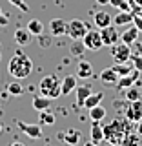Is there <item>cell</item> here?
<instances>
[{"instance_id":"cell-1","label":"cell","mask_w":142,"mask_h":146,"mask_svg":"<svg viewBox=\"0 0 142 146\" xmlns=\"http://www.w3.org/2000/svg\"><path fill=\"white\" fill-rule=\"evenodd\" d=\"M33 71V62L24 53H15L7 64V73L13 79H27Z\"/></svg>"},{"instance_id":"cell-2","label":"cell","mask_w":142,"mask_h":146,"mask_svg":"<svg viewBox=\"0 0 142 146\" xmlns=\"http://www.w3.org/2000/svg\"><path fill=\"white\" fill-rule=\"evenodd\" d=\"M104 128V141H108L109 144H118L120 146V143H122V139H124V135L129 131V121H111L109 124H106V126H102Z\"/></svg>"},{"instance_id":"cell-3","label":"cell","mask_w":142,"mask_h":146,"mask_svg":"<svg viewBox=\"0 0 142 146\" xmlns=\"http://www.w3.org/2000/svg\"><path fill=\"white\" fill-rule=\"evenodd\" d=\"M62 80H58L57 75H48V77H42L38 82V90L44 97L48 99H58L62 95V86H60Z\"/></svg>"},{"instance_id":"cell-4","label":"cell","mask_w":142,"mask_h":146,"mask_svg":"<svg viewBox=\"0 0 142 146\" xmlns=\"http://www.w3.org/2000/svg\"><path fill=\"white\" fill-rule=\"evenodd\" d=\"M88 29H89V26L86 24V22H82V20H79V18H75V20L67 22V31H66V35L69 36L71 40H82V38H84V35L88 33Z\"/></svg>"},{"instance_id":"cell-5","label":"cell","mask_w":142,"mask_h":146,"mask_svg":"<svg viewBox=\"0 0 142 146\" xmlns=\"http://www.w3.org/2000/svg\"><path fill=\"white\" fill-rule=\"evenodd\" d=\"M82 42H84V44H86V48L91 49V51H98V49L104 46L100 31H95V29H88V33L84 35Z\"/></svg>"},{"instance_id":"cell-6","label":"cell","mask_w":142,"mask_h":146,"mask_svg":"<svg viewBox=\"0 0 142 146\" xmlns=\"http://www.w3.org/2000/svg\"><path fill=\"white\" fill-rule=\"evenodd\" d=\"M111 57L115 62H127L131 58V46L127 44H113L111 46Z\"/></svg>"},{"instance_id":"cell-7","label":"cell","mask_w":142,"mask_h":146,"mask_svg":"<svg viewBox=\"0 0 142 146\" xmlns=\"http://www.w3.org/2000/svg\"><path fill=\"white\" fill-rule=\"evenodd\" d=\"M100 35H102L104 46H109V48L120 40V33H118V29H117L115 24H109L106 27H102V29H100Z\"/></svg>"},{"instance_id":"cell-8","label":"cell","mask_w":142,"mask_h":146,"mask_svg":"<svg viewBox=\"0 0 142 146\" xmlns=\"http://www.w3.org/2000/svg\"><path fill=\"white\" fill-rule=\"evenodd\" d=\"M126 119L129 122H139L142 121V100H131L129 104H127V108H126Z\"/></svg>"},{"instance_id":"cell-9","label":"cell","mask_w":142,"mask_h":146,"mask_svg":"<svg viewBox=\"0 0 142 146\" xmlns=\"http://www.w3.org/2000/svg\"><path fill=\"white\" fill-rule=\"evenodd\" d=\"M17 126H18V130H20L24 135H27L29 139H40V137L44 135L42 126L40 124H27V122L17 121Z\"/></svg>"},{"instance_id":"cell-10","label":"cell","mask_w":142,"mask_h":146,"mask_svg":"<svg viewBox=\"0 0 142 146\" xmlns=\"http://www.w3.org/2000/svg\"><path fill=\"white\" fill-rule=\"evenodd\" d=\"M140 73H142V71H139V70L135 68L131 73H127V75L120 77V79H118V82H117V90H127L129 86H135L137 82H139Z\"/></svg>"},{"instance_id":"cell-11","label":"cell","mask_w":142,"mask_h":146,"mask_svg":"<svg viewBox=\"0 0 142 146\" xmlns=\"http://www.w3.org/2000/svg\"><path fill=\"white\" fill-rule=\"evenodd\" d=\"M67 31V22L62 20V18H53L51 22H49V33L51 36H62L66 35Z\"/></svg>"},{"instance_id":"cell-12","label":"cell","mask_w":142,"mask_h":146,"mask_svg":"<svg viewBox=\"0 0 142 146\" xmlns=\"http://www.w3.org/2000/svg\"><path fill=\"white\" fill-rule=\"evenodd\" d=\"M139 33H140V31L137 29V26H135V24H129V27H126V29L120 33V40H122L124 44L131 46L135 40H139Z\"/></svg>"},{"instance_id":"cell-13","label":"cell","mask_w":142,"mask_h":146,"mask_svg":"<svg viewBox=\"0 0 142 146\" xmlns=\"http://www.w3.org/2000/svg\"><path fill=\"white\" fill-rule=\"evenodd\" d=\"M80 137H82V131L77 130V128H71V130H66L62 133V141L67 146H77L80 143Z\"/></svg>"},{"instance_id":"cell-14","label":"cell","mask_w":142,"mask_h":146,"mask_svg":"<svg viewBox=\"0 0 142 146\" xmlns=\"http://www.w3.org/2000/svg\"><path fill=\"white\" fill-rule=\"evenodd\" d=\"M133 17H135L133 11H118L117 15L113 17V24H115L117 27L129 26V24H133Z\"/></svg>"},{"instance_id":"cell-15","label":"cell","mask_w":142,"mask_h":146,"mask_svg":"<svg viewBox=\"0 0 142 146\" xmlns=\"http://www.w3.org/2000/svg\"><path fill=\"white\" fill-rule=\"evenodd\" d=\"M118 79H120V77H118V73L113 70V68H106V70H102V73H100V80L106 86H117Z\"/></svg>"},{"instance_id":"cell-16","label":"cell","mask_w":142,"mask_h":146,"mask_svg":"<svg viewBox=\"0 0 142 146\" xmlns=\"http://www.w3.org/2000/svg\"><path fill=\"white\" fill-rule=\"evenodd\" d=\"M93 22H95V26H97L98 29H102V27L113 24V15L108 13V11H98V13L93 15Z\"/></svg>"},{"instance_id":"cell-17","label":"cell","mask_w":142,"mask_h":146,"mask_svg":"<svg viewBox=\"0 0 142 146\" xmlns=\"http://www.w3.org/2000/svg\"><path fill=\"white\" fill-rule=\"evenodd\" d=\"M15 44L18 46H29L31 44V38H33V35H31V31L27 29V27H20V29L15 31Z\"/></svg>"},{"instance_id":"cell-18","label":"cell","mask_w":142,"mask_h":146,"mask_svg":"<svg viewBox=\"0 0 142 146\" xmlns=\"http://www.w3.org/2000/svg\"><path fill=\"white\" fill-rule=\"evenodd\" d=\"M93 75V68L88 60H80L79 66H77V77L79 79H89Z\"/></svg>"},{"instance_id":"cell-19","label":"cell","mask_w":142,"mask_h":146,"mask_svg":"<svg viewBox=\"0 0 142 146\" xmlns=\"http://www.w3.org/2000/svg\"><path fill=\"white\" fill-rule=\"evenodd\" d=\"M91 141L97 144L104 141V128L100 126L98 121H93V124H91Z\"/></svg>"},{"instance_id":"cell-20","label":"cell","mask_w":142,"mask_h":146,"mask_svg":"<svg viewBox=\"0 0 142 146\" xmlns=\"http://www.w3.org/2000/svg\"><path fill=\"white\" fill-rule=\"evenodd\" d=\"M60 86H62V95H69L73 90H77V77L67 75L66 79L60 82Z\"/></svg>"},{"instance_id":"cell-21","label":"cell","mask_w":142,"mask_h":146,"mask_svg":"<svg viewBox=\"0 0 142 146\" xmlns=\"http://www.w3.org/2000/svg\"><path fill=\"white\" fill-rule=\"evenodd\" d=\"M86 44L82 42V40H73V44L69 46V51H71V55L73 57H79V58H82L84 57V53H86Z\"/></svg>"},{"instance_id":"cell-22","label":"cell","mask_w":142,"mask_h":146,"mask_svg":"<svg viewBox=\"0 0 142 146\" xmlns=\"http://www.w3.org/2000/svg\"><path fill=\"white\" fill-rule=\"evenodd\" d=\"M104 117H106V108H104V106L97 104V106L89 108V119H91V121H98V122H102V121H104Z\"/></svg>"},{"instance_id":"cell-23","label":"cell","mask_w":142,"mask_h":146,"mask_svg":"<svg viewBox=\"0 0 142 146\" xmlns=\"http://www.w3.org/2000/svg\"><path fill=\"white\" fill-rule=\"evenodd\" d=\"M49 104H51V99L44 97V95H38V97H33V108L36 111H44V110L49 108Z\"/></svg>"},{"instance_id":"cell-24","label":"cell","mask_w":142,"mask_h":146,"mask_svg":"<svg viewBox=\"0 0 142 146\" xmlns=\"http://www.w3.org/2000/svg\"><path fill=\"white\" fill-rule=\"evenodd\" d=\"M111 68L118 73V77H124V75H127V73H131V71L135 70L133 64H126V62H115Z\"/></svg>"},{"instance_id":"cell-25","label":"cell","mask_w":142,"mask_h":146,"mask_svg":"<svg viewBox=\"0 0 142 146\" xmlns=\"http://www.w3.org/2000/svg\"><path fill=\"white\" fill-rule=\"evenodd\" d=\"M139 143H140V135L135 133V131H127L124 139H122L120 146H139Z\"/></svg>"},{"instance_id":"cell-26","label":"cell","mask_w":142,"mask_h":146,"mask_svg":"<svg viewBox=\"0 0 142 146\" xmlns=\"http://www.w3.org/2000/svg\"><path fill=\"white\" fill-rule=\"evenodd\" d=\"M89 93H93L89 86H77V102H79V106L84 108V100L88 99Z\"/></svg>"},{"instance_id":"cell-27","label":"cell","mask_w":142,"mask_h":146,"mask_svg":"<svg viewBox=\"0 0 142 146\" xmlns=\"http://www.w3.org/2000/svg\"><path fill=\"white\" fill-rule=\"evenodd\" d=\"M102 99H104V93H89L88 95V99L84 100V108H93V106H97V104L102 102Z\"/></svg>"},{"instance_id":"cell-28","label":"cell","mask_w":142,"mask_h":146,"mask_svg":"<svg viewBox=\"0 0 142 146\" xmlns=\"http://www.w3.org/2000/svg\"><path fill=\"white\" fill-rule=\"evenodd\" d=\"M27 29L31 31V35L38 36L44 33V24L40 20H36V18H33V20H29V24H27Z\"/></svg>"},{"instance_id":"cell-29","label":"cell","mask_w":142,"mask_h":146,"mask_svg":"<svg viewBox=\"0 0 142 146\" xmlns=\"http://www.w3.org/2000/svg\"><path fill=\"white\" fill-rule=\"evenodd\" d=\"M55 113L53 111H49V110H44V111H40V122L42 124H48V126H51V124H55Z\"/></svg>"},{"instance_id":"cell-30","label":"cell","mask_w":142,"mask_h":146,"mask_svg":"<svg viewBox=\"0 0 142 146\" xmlns=\"http://www.w3.org/2000/svg\"><path fill=\"white\" fill-rule=\"evenodd\" d=\"M109 4L113 7H117L118 11H131V6L127 0H109Z\"/></svg>"},{"instance_id":"cell-31","label":"cell","mask_w":142,"mask_h":146,"mask_svg":"<svg viewBox=\"0 0 142 146\" xmlns=\"http://www.w3.org/2000/svg\"><path fill=\"white\" fill-rule=\"evenodd\" d=\"M126 99L129 100H139L140 99V91H139V88H135V86H129V88L126 90Z\"/></svg>"},{"instance_id":"cell-32","label":"cell","mask_w":142,"mask_h":146,"mask_svg":"<svg viewBox=\"0 0 142 146\" xmlns=\"http://www.w3.org/2000/svg\"><path fill=\"white\" fill-rule=\"evenodd\" d=\"M7 91H9L11 95H17V97H18V95L24 93V88H22V86L18 84V82H11V84L7 86Z\"/></svg>"},{"instance_id":"cell-33","label":"cell","mask_w":142,"mask_h":146,"mask_svg":"<svg viewBox=\"0 0 142 146\" xmlns=\"http://www.w3.org/2000/svg\"><path fill=\"white\" fill-rule=\"evenodd\" d=\"M7 2L11 4V6L18 7V9H20L22 13H27V11H29V7H27V4L24 2V0H7Z\"/></svg>"},{"instance_id":"cell-34","label":"cell","mask_w":142,"mask_h":146,"mask_svg":"<svg viewBox=\"0 0 142 146\" xmlns=\"http://www.w3.org/2000/svg\"><path fill=\"white\" fill-rule=\"evenodd\" d=\"M131 60H133V66L137 68V70L142 71V55H135V53H131Z\"/></svg>"},{"instance_id":"cell-35","label":"cell","mask_w":142,"mask_h":146,"mask_svg":"<svg viewBox=\"0 0 142 146\" xmlns=\"http://www.w3.org/2000/svg\"><path fill=\"white\" fill-rule=\"evenodd\" d=\"M133 48H131V53H135V55H142V40H135L133 44Z\"/></svg>"},{"instance_id":"cell-36","label":"cell","mask_w":142,"mask_h":146,"mask_svg":"<svg viewBox=\"0 0 142 146\" xmlns=\"http://www.w3.org/2000/svg\"><path fill=\"white\" fill-rule=\"evenodd\" d=\"M133 24L137 26V29L142 33V15L140 13H135V17H133Z\"/></svg>"},{"instance_id":"cell-37","label":"cell","mask_w":142,"mask_h":146,"mask_svg":"<svg viewBox=\"0 0 142 146\" xmlns=\"http://www.w3.org/2000/svg\"><path fill=\"white\" fill-rule=\"evenodd\" d=\"M7 24H9V17H7L6 13L2 11V9H0V26H2V27H6Z\"/></svg>"},{"instance_id":"cell-38","label":"cell","mask_w":142,"mask_h":146,"mask_svg":"<svg viewBox=\"0 0 142 146\" xmlns=\"http://www.w3.org/2000/svg\"><path fill=\"white\" fill-rule=\"evenodd\" d=\"M49 42H51V38H49V36H42V35H38V44L42 46V48H48Z\"/></svg>"},{"instance_id":"cell-39","label":"cell","mask_w":142,"mask_h":146,"mask_svg":"<svg viewBox=\"0 0 142 146\" xmlns=\"http://www.w3.org/2000/svg\"><path fill=\"white\" fill-rule=\"evenodd\" d=\"M137 133H139V135H142V121H139V122H137Z\"/></svg>"},{"instance_id":"cell-40","label":"cell","mask_w":142,"mask_h":146,"mask_svg":"<svg viewBox=\"0 0 142 146\" xmlns=\"http://www.w3.org/2000/svg\"><path fill=\"white\" fill-rule=\"evenodd\" d=\"M97 4H100V6H104V4H109V0H97Z\"/></svg>"},{"instance_id":"cell-41","label":"cell","mask_w":142,"mask_h":146,"mask_svg":"<svg viewBox=\"0 0 142 146\" xmlns=\"http://www.w3.org/2000/svg\"><path fill=\"white\" fill-rule=\"evenodd\" d=\"M84 146H97V143H93V141H89V143H86Z\"/></svg>"},{"instance_id":"cell-42","label":"cell","mask_w":142,"mask_h":146,"mask_svg":"<svg viewBox=\"0 0 142 146\" xmlns=\"http://www.w3.org/2000/svg\"><path fill=\"white\" fill-rule=\"evenodd\" d=\"M11 146H24V144H22V143H13Z\"/></svg>"},{"instance_id":"cell-43","label":"cell","mask_w":142,"mask_h":146,"mask_svg":"<svg viewBox=\"0 0 142 146\" xmlns=\"http://www.w3.org/2000/svg\"><path fill=\"white\" fill-rule=\"evenodd\" d=\"M0 60H2V46H0Z\"/></svg>"},{"instance_id":"cell-44","label":"cell","mask_w":142,"mask_h":146,"mask_svg":"<svg viewBox=\"0 0 142 146\" xmlns=\"http://www.w3.org/2000/svg\"><path fill=\"white\" fill-rule=\"evenodd\" d=\"M2 130H4V126H2V122H0V133H2Z\"/></svg>"},{"instance_id":"cell-45","label":"cell","mask_w":142,"mask_h":146,"mask_svg":"<svg viewBox=\"0 0 142 146\" xmlns=\"http://www.w3.org/2000/svg\"><path fill=\"white\" fill-rule=\"evenodd\" d=\"M139 13H140V15H142V9H140V11H139Z\"/></svg>"}]
</instances>
